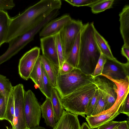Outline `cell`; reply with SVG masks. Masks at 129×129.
<instances>
[{"instance_id":"1","label":"cell","mask_w":129,"mask_h":129,"mask_svg":"<svg viewBox=\"0 0 129 129\" xmlns=\"http://www.w3.org/2000/svg\"><path fill=\"white\" fill-rule=\"evenodd\" d=\"M60 0H41L11 18L5 43H8L38 25L53 11L59 9Z\"/></svg>"},{"instance_id":"2","label":"cell","mask_w":129,"mask_h":129,"mask_svg":"<svg viewBox=\"0 0 129 129\" xmlns=\"http://www.w3.org/2000/svg\"><path fill=\"white\" fill-rule=\"evenodd\" d=\"M93 22L83 24L81 30L79 54L77 68L91 75L101 53L95 38Z\"/></svg>"},{"instance_id":"3","label":"cell","mask_w":129,"mask_h":129,"mask_svg":"<svg viewBox=\"0 0 129 129\" xmlns=\"http://www.w3.org/2000/svg\"><path fill=\"white\" fill-rule=\"evenodd\" d=\"M97 89L93 82H90L60 98L64 109L68 112L85 117V112L88 102Z\"/></svg>"},{"instance_id":"4","label":"cell","mask_w":129,"mask_h":129,"mask_svg":"<svg viewBox=\"0 0 129 129\" xmlns=\"http://www.w3.org/2000/svg\"><path fill=\"white\" fill-rule=\"evenodd\" d=\"M91 75L86 74L78 68H75L70 72L64 75H58L55 88L60 98L71 93L81 86L93 82Z\"/></svg>"},{"instance_id":"5","label":"cell","mask_w":129,"mask_h":129,"mask_svg":"<svg viewBox=\"0 0 129 129\" xmlns=\"http://www.w3.org/2000/svg\"><path fill=\"white\" fill-rule=\"evenodd\" d=\"M24 104L27 128L31 129L39 126L41 114V105L35 94L30 90L25 91Z\"/></svg>"},{"instance_id":"6","label":"cell","mask_w":129,"mask_h":129,"mask_svg":"<svg viewBox=\"0 0 129 129\" xmlns=\"http://www.w3.org/2000/svg\"><path fill=\"white\" fill-rule=\"evenodd\" d=\"M14 105V116L12 129H27L24 110V100L25 91L23 85L19 84L13 87Z\"/></svg>"},{"instance_id":"7","label":"cell","mask_w":129,"mask_h":129,"mask_svg":"<svg viewBox=\"0 0 129 129\" xmlns=\"http://www.w3.org/2000/svg\"><path fill=\"white\" fill-rule=\"evenodd\" d=\"M83 25L81 20L72 19L60 32L65 61Z\"/></svg>"},{"instance_id":"8","label":"cell","mask_w":129,"mask_h":129,"mask_svg":"<svg viewBox=\"0 0 129 129\" xmlns=\"http://www.w3.org/2000/svg\"><path fill=\"white\" fill-rule=\"evenodd\" d=\"M40 49L35 47L26 52L20 59L18 65L19 74L21 78L27 80L40 55Z\"/></svg>"},{"instance_id":"9","label":"cell","mask_w":129,"mask_h":129,"mask_svg":"<svg viewBox=\"0 0 129 129\" xmlns=\"http://www.w3.org/2000/svg\"><path fill=\"white\" fill-rule=\"evenodd\" d=\"M107 79L99 76L93 78V82L102 93L105 99L104 111L113 106L117 97L116 86L112 81Z\"/></svg>"},{"instance_id":"10","label":"cell","mask_w":129,"mask_h":129,"mask_svg":"<svg viewBox=\"0 0 129 129\" xmlns=\"http://www.w3.org/2000/svg\"><path fill=\"white\" fill-rule=\"evenodd\" d=\"M101 74L114 79H124L129 76V62L122 63L117 59L112 60L107 58Z\"/></svg>"},{"instance_id":"11","label":"cell","mask_w":129,"mask_h":129,"mask_svg":"<svg viewBox=\"0 0 129 129\" xmlns=\"http://www.w3.org/2000/svg\"><path fill=\"white\" fill-rule=\"evenodd\" d=\"M55 35L41 38L40 39V46L42 55L59 68Z\"/></svg>"},{"instance_id":"12","label":"cell","mask_w":129,"mask_h":129,"mask_svg":"<svg viewBox=\"0 0 129 129\" xmlns=\"http://www.w3.org/2000/svg\"><path fill=\"white\" fill-rule=\"evenodd\" d=\"M72 19L69 15L65 14L52 20L40 30L39 34L40 36L42 38L56 35Z\"/></svg>"},{"instance_id":"13","label":"cell","mask_w":129,"mask_h":129,"mask_svg":"<svg viewBox=\"0 0 129 129\" xmlns=\"http://www.w3.org/2000/svg\"><path fill=\"white\" fill-rule=\"evenodd\" d=\"M30 42L29 37L26 33L12 39L8 43L9 46L7 51L0 56V60H6L10 58Z\"/></svg>"},{"instance_id":"14","label":"cell","mask_w":129,"mask_h":129,"mask_svg":"<svg viewBox=\"0 0 129 129\" xmlns=\"http://www.w3.org/2000/svg\"><path fill=\"white\" fill-rule=\"evenodd\" d=\"M78 115L64 111L53 129H80Z\"/></svg>"},{"instance_id":"15","label":"cell","mask_w":129,"mask_h":129,"mask_svg":"<svg viewBox=\"0 0 129 129\" xmlns=\"http://www.w3.org/2000/svg\"><path fill=\"white\" fill-rule=\"evenodd\" d=\"M120 32L123 39V45L129 46V5L124 6L119 15Z\"/></svg>"},{"instance_id":"16","label":"cell","mask_w":129,"mask_h":129,"mask_svg":"<svg viewBox=\"0 0 129 129\" xmlns=\"http://www.w3.org/2000/svg\"><path fill=\"white\" fill-rule=\"evenodd\" d=\"M119 114L118 111L114 113H101L95 116H87L85 119L91 129H93L112 120Z\"/></svg>"},{"instance_id":"17","label":"cell","mask_w":129,"mask_h":129,"mask_svg":"<svg viewBox=\"0 0 129 129\" xmlns=\"http://www.w3.org/2000/svg\"><path fill=\"white\" fill-rule=\"evenodd\" d=\"M41 108L42 117L44 119L45 123L47 125L53 128L56 122L50 99L46 98L45 101L41 105Z\"/></svg>"},{"instance_id":"18","label":"cell","mask_w":129,"mask_h":129,"mask_svg":"<svg viewBox=\"0 0 129 129\" xmlns=\"http://www.w3.org/2000/svg\"><path fill=\"white\" fill-rule=\"evenodd\" d=\"M41 61L53 87H56L59 68L43 55H40Z\"/></svg>"},{"instance_id":"19","label":"cell","mask_w":129,"mask_h":129,"mask_svg":"<svg viewBox=\"0 0 129 129\" xmlns=\"http://www.w3.org/2000/svg\"><path fill=\"white\" fill-rule=\"evenodd\" d=\"M80 33L81 30L78 34L65 61L76 68H77L79 60Z\"/></svg>"},{"instance_id":"20","label":"cell","mask_w":129,"mask_h":129,"mask_svg":"<svg viewBox=\"0 0 129 129\" xmlns=\"http://www.w3.org/2000/svg\"><path fill=\"white\" fill-rule=\"evenodd\" d=\"M94 36L95 40L101 53L107 58L112 60L116 59L113 56L108 42L95 28Z\"/></svg>"},{"instance_id":"21","label":"cell","mask_w":129,"mask_h":129,"mask_svg":"<svg viewBox=\"0 0 129 129\" xmlns=\"http://www.w3.org/2000/svg\"><path fill=\"white\" fill-rule=\"evenodd\" d=\"M50 99L54 112L55 120L57 122L59 120L65 110L62 105L59 95L55 88L53 87L52 89Z\"/></svg>"},{"instance_id":"22","label":"cell","mask_w":129,"mask_h":129,"mask_svg":"<svg viewBox=\"0 0 129 129\" xmlns=\"http://www.w3.org/2000/svg\"><path fill=\"white\" fill-rule=\"evenodd\" d=\"M11 18L7 12L0 10V47L5 43Z\"/></svg>"},{"instance_id":"23","label":"cell","mask_w":129,"mask_h":129,"mask_svg":"<svg viewBox=\"0 0 129 129\" xmlns=\"http://www.w3.org/2000/svg\"><path fill=\"white\" fill-rule=\"evenodd\" d=\"M41 63L40 56L31 73L29 78L32 80L35 86L40 90L42 88Z\"/></svg>"},{"instance_id":"24","label":"cell","mask_w":129,"mask_h":129,"mask_svg":"<svg viewBox=\"0 0 129 129\" xmlns=\"http://www.w3.org/2000/svg\"><path fill=\"white\" fill-rule=\"evenodd\" d=\"M41 67L42 88L40 90L46 98L50 99L53 87L42 64Z\"/></svg>"},{"instance_id":"25","label":"cell","mask_w":129,"mask_h":129,"mask_svg":"<svg viewBox=\"0 0 129 129\" xmlns=\"http://www.w3.org/2000/svg\"><path fill=\"white\" fill-rule=\"evenodd\" d=\"M13 87L6 76L0 74V93L7 100L13 90Z\"/></svg>"},{"instance_id":"26","label":"cell","mask_w":129,"mask_h":129,"mask_svg":"<svg viewBox=\"0 0 129 129\" xmlns=\"http://www.w3.org/2000/svg\"><path fill=\"white\" fill-rule=\"evenodd\" d=\"M14 113V101L12 90L8 99L4 117V119L8 121L12 126L13 124Z\"/></svg>"},{"instance_id":"27","label":"cell","mask_w":129,"mask_h":129,"mask_svg":"<svg viewBox=\"0 0 129 129\" xmlns=\"http://www.w3.org/2000/svg\"><path fill=\"white\" fill-rule=\"evenodd\" d=\"M114 0H100L90 7L92 13L96 14L102 12L112 7Z\"/></svg>"},{"instance_id":"28","label":"cell","mask_w":129,"mask_h":129,"mask_svg":"<svg viewBox=\"0 0 129 129\" xmlns=\"http://www.w3.org/2000/svg\"><path fill=\"white\" fill-rule=\"evenodd\" d=\"M98 89L99 91L98 101L96 105L91 116L98 115L105 111V99L102 93L100 90Z\"/></svg>"},{"instance_id":"29","label":"cell","mask_w":129,"mask_h":129,"mask_svg":"<svg viewBox=\"0 0 129 129\" xmlns=\"http://www.w3.org/2000/svg\"><path fill=\"white\" fill-rule=\"evenodd\" d=\"M55 41L57 51L59 63V70L65 61L63 49L61 43L59 33L56 35Z\"/></svg>"},{"instance_id":"30","label":"cell","mask_w":129,"mask_h":129,"mask_svg":"<svg viewBox=\"0 0 129 129\" xmlns=\"http://www.w3.org/2000/svg\"><path fill=\"white\" fill-rule=\"evenodd\" d=\"M98 96L99 91L98 88L95 91L93 95L90 99L87 104L85 112V114L87 116H91L97 104Z\"/></svg>"},{"instance_id":"31","label":"cell","mask_w":129,"mask_h":129,"mask_svg":"<svg viewBox=\"0 0 129 129\" xmlns=\"http://www.w3.org/2000/svg\"><path fill=\"white\" fill-rule=\"evenodd\" d=\"M106 58L103 54L101 53L95 68L91 75L93 78L101 75L106 61Z\"/></svg>"},{"instance_id":"32","label":"cell","mask_w":129,"mask_h":129,"mask_svg":"<svg viewBox=\"0 0 129 129\" xmlns=\"http://www.w3.org/2000/svg\"><path fill=\"white\" fill-rule=\"evenodd\" d=\"M100 0H65L68 3L74 6L79 7L88 6L90 7Z\"/></svg>"},{"instance_id":"33","label":"cell","mask_w":129,"mask_h":129,"mask_svg":"<svg viewBox=\"0 0 129 129\" xmlns=\"http://www.w3.org/2000/svg\"><path fill=\"white\" fill-rule=\"evenodd\" d=\"M8 100L0 93V120L4 119Z\"/></svg>"},{"instance_id":"34","label":"cell","mask_w":129,"mask_h":129,"mask_svg":"<svg viewBox=\"0 0 129 129\" xmlns=\"http://www.w3.org/2000/svg\"><path fill=\"white\" fill-rule=\"evenodd\" d=\"M15 6V4L13 0H0L1 10H11Z\"/></svg>"},{"instance_id":"35","label":"cell","mask_w":129,"mask_h":129,"mask_svg":"<svg viewBox=\"0 0 129 129\" xmlns=\"http://www.w3.org/2000/svg\"><path fill=\"white\" fill-rule=\"evenodd\" d=\"M122 122L112 120L101 125L97 129H115L121 124Z\"/></svg>"},{"instance_id":"36","label":"cell","mask_w":129,"mask_h":129,"mask_svg":"<svg viewBox=\"0 0 129 129\" xmlns=\"http://www.w3.org/2000/svg\"><path fill=\"white\" fill-rule=\"evenodd\" d=\"M118 111L120 113L126 114L128 117L129 116V95H127L125 101L120 107Z\"/></svg>"},{"instance_id":"37","label":"cell","mask_w":129,"mask_h":129,"mask_svg":"<svg viewBox=\"0 0 129 129\" xmlns=\"http://www.w3.org/2000/svg\"><path fill=\"white\" fill-rule=\"evenodd\" d=\"M75 68L71 64L65 61L59 70V74L63 75L68 74L71 72Z\"/></svg>"},{"instance_id":"38","label":"cell","mask_w":129,"mask_h":129,"mask_svg":"<svg viewBox=\"0 0 129 129\" xmlns=\"http://www.w3.org/2000/svg\"><path fill=\"white\" fill-rule=\"evenodd\" d=\"M121 52L122 55L127 59V61L129 62V46L123 45L122 47Z\"/></svg>"},{"instance_id":"39","label":"cell","mask_w":129,"mask_h":129,"mask_svg":"<svg viewBox=\"0 0 129 129\" xmlns=\"http://www.w3.org/2000/svg\"><path fill=\"white\" fill-rule=\"evenodd\" d=\"M117 129H129L128 121H122L121 124L117 127Z\"/></svg>"},{"instance_id":"40","label":"cell","mask_w":129,"mask_h":129,"mask_svg":"<svg viewBox=\"0 0 129 129\" xmlns=\"http://www.w3.org/2000/svg\"><path fill=\"white\" fill-rule=\"evenodd\" d=\"M80 129H91L86 122H83L81 126Z\"/></svg>"},{"instance_id":"41","label":"cell","mask_w":129,"mask_h":129,"mask_svg":"<svg viewBox=\"0 0 129 129\" xmlns=\"http://www.w3.org/2000/svg\"><path fill=\"white\" fill-rule=\"evenodd\" d=\"M4 129H12V127H6V128ZM46 129L44 127L40 126H39L37 127H36L31 128V129Z\"/></svg>"},{"instance_id":"42","label":"cell","mask_w":129,"mask_h":129,"mask_svg":"<svg viewBox=\"0 0 129 129\" xmlns=\"http://www.w3.org/2000/svg\"><path fill=\"white\" fill-rule=\"evenodd\" d=\"M115 129H117V127Z\"/></svg>"}]
</instances>
